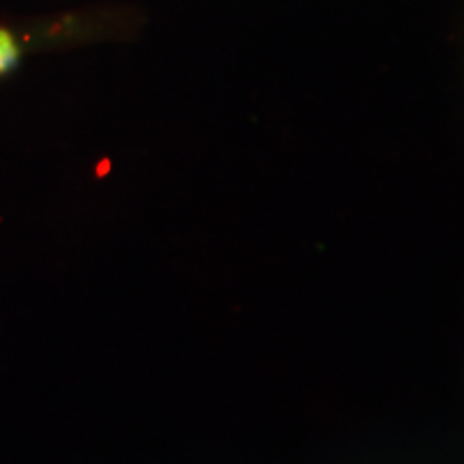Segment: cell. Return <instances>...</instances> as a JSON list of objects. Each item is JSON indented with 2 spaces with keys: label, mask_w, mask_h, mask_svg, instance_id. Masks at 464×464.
Listing matches in <instances>:
<instances>
[{
  "label": "cell",
  "mask_w": 464,
  "mask_h": 464,
  "mask_svg": "<svg viewBox=\"0 0 464 464\" xmlns=\"http://www.w3.org/2000/svg\"><path fill=\"white\" fill-rule=\"evenodd\" d=\"M20 61V48H17L14 34L0 28V75L11 72Z\"/></svg>",
  "instance_id": "obj_1"
}]
</instances>
